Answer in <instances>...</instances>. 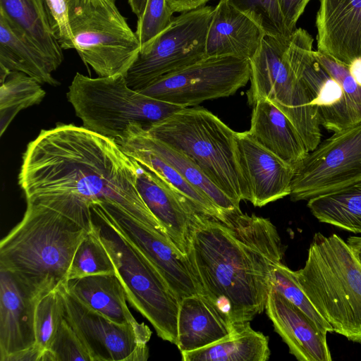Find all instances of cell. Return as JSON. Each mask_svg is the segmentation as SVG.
<instances>
[{
	"label": "cell",
	"mask_w": 361,
	"mask_h": 361,
	"mask_svg": "<svg viewBox=\"0 0 361 361\" xmlns=\"http://www.w3.org/2000/svg\"><path fill=\"white\" fill-rule=\"evenodd\" d=\"M140 166L114 139L59 123L27 144L18 184L25 196H53L91 209L117 207L169 238L137 190Z\"/></svg>",
	"instance_id": "cell-1"
},
{
	"label": "cell",
	"mask_w": 361,
	"mask_h": 361,
	"mask_svg": "<svg viewBox=\"0 0 361 361\" xmlns=\"http://www.w3.org/2000/svg\"><path fill=\"white\" fill-rule=\"evenodd\" d=\"M284 247L267 218L232 212L226 222L196 212L185 256L200 293L235 328L265 310Z\"/></svg>",
	"instance_id": "cell-2"
},
{
	"label": "cell",
	"mask_w": 361,
	"mask_h": 361,
	"mask_svg": "<svg viewBox=\"0 0 361 361\" xmlns=\"http://www.w3.org/2000/svg\"><path fill=\"white\" fill-rule=\"evenodd\" d=\"M23 219L0 243V269L43 297L67 281L73 256L93 230L90 209L43 196L25 197Z\"/></svg>",
	"instance_id": "cell-3"
},
{
	"label": "cell",
	"mask_w": 361,
	"mask_h": 361,
	"mask_svg": "<svg viewBox=\"0 0 361 361\" xmlns=\"http://www.w3.org/2000/svg\"><path fill=\"white\" fill-rule=\"evenodd\" d=\"M295 277L334 332L361 343V261L337 234L314 233Z\"/></svg>",
	"instance_id": "cell-4"
},
{
	"label": "cell",
	"mask_w": 361,
	"mask_h": 361,
	"mask_svg": "<svg viewBox=\"0 0 361 361\" xmlns=\"http://www.w3.org/2000/svg\"><path fill=\"white\" fill-rule=\"evenodd\" d=\"M147 130L189 157L238 207L249 200L237 157L236 132L212 112L185 107Z\"/></svg>",
	"instance_id": "cell-5"
},
{
	"label": "cell",
	"mask_w": 361,
	"mask_h": 361,
	"mask_svg": "<svg viewBox=\"0 0 361 361\" xmlns=\"http://www.w3.org/2000/svg\"><path fill=\"white\" fill-rule=\"evenodd\" d=\"M66 95L84 128L114 140L130 123L148 130L185 108L132 89L124 75L90 78L77 73Z\"/></svg>",
	"instance_id": "cell-6"
},
{
	"label": "cell",
	"mask_w": 361,
	"mask_h": 361,
	"mask_svg": "<svg viewBox=\"0 0 361 361\" xmlns=\"http://www.w3.org/2000/svg\"><path fill=\"white\" fill-rule=\"evenodd\" d=\"M75 49L99 77L126 75L139 39L115 0H66Z\"/></svg>",
	"instance_id": "cell-7"
},
{
	"label": "cell",
	"mask_w": 361,
	"mask_h": 361,
	"mask_svg": "<svg viewBox=\"0 0 361 361\" xmlns=\"http://www.w3.org/2000/svg\"><path fill=\"white\" fill-rule=\"evenodd\" d=\"M94 221L127 300L151 323L159 337L176 345L180 300L138 250L111 227L100 221Z\"/></svg>",
	"instance_id": "cell-8"
},
{
	"label": "cell",
	"mask_w": 361,
	"mask_h": 361,
	"mask_svg": "<svg viewBox=\"0 0 361 361\" xmlns=\"http://www.w3.org/2000/svg\"><path fill=\"white\" fill-rule=\"evenodd\" d=\"M288 37H263L250 59L247 102L253 106L262 99L273 102L293 123L310 152L321 142V126L311 98L286 57Z\"/></svg>",
	"instance_id": "cell-9"
},
{
	"label": "cell",
	"mask_w": 361,
	"mask_h": 361,
	"mask_svg": "<svg viewBox=\"0 0 361 361\" xmlns=\"http://www.w3.org/2000/svg\"><path fill=\"white\" fill-rule=\"evenodd\" d=\"M214 7L203 6L181 13L148 44L141 47L126 78L140 90L159 78L207 57L206 39Z\"/></svg>",
	"instance_id": "cell-10"
},
{
	"label": "cell",
	"mask_w": 361,
	"mask_h": 361,
	"mask_svg": "<svg viewBox=\"0 0 361 361\" xmlns=\"http://www.w3.org/2000/svg\"><path fill=\"white\" fill-rule=\"evenodd\" d=\"M361 180V122L334 132L295 168L290 197L309 200Z\"/></svg>",
	"instance_id": "cell-11"
},
{
	"label": "cell",
	"mask_w": 361,
	"mask_h": 361,
	"mask_svg": "<svg viewBox=\"0 0 361 361\" xmlns=\"http://www.w3.org/2000/svg\"><path fill=\"white\" fill-rule=\"evenodd\" d=\"M250 78L247 59L213 56L166 75L138 92L183 107L226 97L245 86Z\"/></svg>",
	"instance_id": "cell-12"
},
{
	"label": "cell",
	"mask_w": 361,
	"mask_h": 361,
	"mask_svg": "<svg viewBox=\"0 0 361 361\" xmlns=\"http://www.w3.org/2000/svg\"><path fill=\"white\" fill-rule=\"evenodd\" d=\"M64 317L90 354L92 361H145L152 331L145 323L121 324L93 310L60 288Z\"/></svg>",
	"instance_id": "cell-13"
},
{
	"label": "cell",
	"mask_w": 361,
	"mask_h": 361,
	"mask_svg": "<svg viewBox=\"0 0 361 361\" xmlns=\"http://www.w3.org/2000/svg\"><path fill=\"white\" fill-rule=\"evenodd\" d=\"M95 220L114 228L164 278L178 299L200 293L185 256L167 236L114 207H97Z\"/></svg>",
	"instance_id": "cell-14"
},
{
	"label": "cell",
	"mask_w": 361,
	"mask_h": 361,
	"mask_svg": "<svg viewBox=\"0 0 361 361\" xmlns=\"http://www.w3.org/2000/svg\"><path fill=\"white\" fill-rule=\"evenodd\" d=\"M313 38L297 28L288 38L286 57L311 98L320 126L336 132L357 124L338 82L315 59Z\"/></svg>",
	"instance_id": "cell-15"
},
{
	"label": "cell",
	"mask_w": 361,
	"mask_h": 361,
	"mask_svg": "<svg viewBox=\"0 0 361 361\" xmlns=\"http://www.w3.org/2000/svg\"><path fill=\"white\" fill-rule=\"evenodd\" d=\"M236 152L249 200L262 207L290 194L295 168L253 140L236 132Z\"/></svg>",
	"instance_id": "cell-16"
},
{
	"label": "cell",
	"mask_w": 361,
	"mask_h": 361,
	"mask_svg": "<svg viewBox=\"0 0 361 361\" xmlns=\"http://www.w3.org/2000/svg\"><path fill=\"white\" fill-rule=\"evenodd\" d=\"M42 298L12 273L0 269L1 361L35 345V310Z\"/></svg>",
	"instance_id": "cell-17"
},
{
	"label": "cell",
	"mask_w": 361,
	"mask_h": 361,
	"mask_svg": "<svg viewBox=\"0 0 361 361\" xmlns=\"http://www.w3.org/2000/svg\"><path fill=\"white\" fill-rule=\"evenodd\" d=\"M317 51L348 66L361 57V0H319Z\"/></svg>",
	"instance_id": "cell-18"
},
{
	"label": "cell",
	"mask_w": 361,
	"mask_h": 361,
	"mask_svg": "<svg viewBox=\"0 0 361 361\" xmlns=\"http://www.w3.org/2000/svg\"><path fill=\"white\" fill-rule=\"evenodd\" d=\"M265 310L275 331L299 361H331L326 334L295 305L272 286Z\"/></svg>",
	"instance_id": "cell-19"
},
{
	"label": "cell",
	"mask_w": 361,
	"mask_h": 361,
	"mask_svg": "<svg viewBox=\"0 0 361 361\" xmlns=\"http://www.w3.org/2000/svg\"><path fill=\"white\" fill-rule=\"evenodd\" d=\"M137 187L169 238L185 255L190 228L197 209L185 197L141 164Z\"/></svg>",
	"instance_id": "cell-20"
},
{
	"label": "cell",
	"mask_w": 361,
	"mask_h": 361,
	"mask_svg": "<svg viewBox=\"0 0 361 361\" xmlns=\"http://www.w3.org/2000/svg\"><path fill=\"white\" fill-rule=\"evenodd\" d=\"M264 35L246 15L220 0L214 7L207 35V57L233 56L250 61Z\"/></svg>",
	"instance_id": "cell-21"
},
{
	"label": "cell",
	"mask_w": 361,
	"mask_h": 361,
	"mask_svg": "<svg viewBox=\"0 0 361 361\" xmlns=\"http://www.w3.org/2000/svg\"><path fill=\"white\" fill-rule=\"evenodd\" d=\"M247 133L257 143L294 168L310 152L289 118L268 99H259L253 106Z\"/></svg>",
	"instance_id": "cell-22"
},
{
	"label": "cell",
	"mask_w": 361,
	"mask_h": 361,
	"mask_svg": "<svg viewBox=\"0 0 361 361\" xmlns=\"http://www.w3.org/2000/svg\"><path fill=\"white\" fill-rule=\"evenodd\" d=\"M234 327L201 293L180 301L176 346L180 353L209 345L228 335Z\"/></svg>",
	"instance_id": "cell-23"
},
{
	"label": "cell",
	"mask_w": 361,
	"mask_h": 361,
	"mask_svg": "<svg viewBox=\"0 0 361 361\" xmlns=\"http://www.w3.org/2000/svg\"><path fill=\"white\" fill-rule=\"evenodd\" d=\"M0 68L25 73L40 84H60L53 77L56 69L47 57L1 8Z\"/></svg>",
	"instance_id": "cell-24"
},
{
	"label": "cell",
	"mask_w": 361,
	"mask_h": 361,
	"mask_svg": "<svg viewBox=\"0 0 361 361\" xmlns=\"http://www.w3.org/2000/svg\"><path fill=\"white\" fill-rule=\"evenodd\" d=\"M66 289L93 310L121 324H137L126 304L123 286L116 274L91 275L68 280Z\"/></svg>",
	"instance_id": "cell-25"
},
{
	"label": "cell",
	"mask_w": 361,
	"mask_h": 361,
	"mask_svg": "<svg viewBox=\"0 0 361 361\" xmlns=\"http://www.w3.org/2000/svg\"><path fill=\"white\" fill-rule=\"evenodd\" d=\"M115 140L128 156L154 172L185 197L198 212L224 222L228 220L231 212L220 208L207 195L190 184L174 167L162 158L126 135L123 134Z\"/></svg>",
	"instance_id": "cell-26"
},
{
	"label": "cell",
	"mask_w": 361,
	"mask_h": 361,
	"mask_svg": "<svg viewBox=\"0 0 361 361\" xmlns=\"http://www.w3.org/2000/svg\"><path fill=\"white\" fill-rule=\"evenodd\" d=\"M123 134L170 164L190 184L204 192L222 209L228 212L240 211V207L216 187L189 157L153 137L140 124L130 123Z\"/></svg>",
	"instance_id": "cell-27"
},
{
	"label": "cell",
	"mask_w": 361,
	"mask_h": 361,
	"mask_svg": "<svg viewBox=\"0 0 361 361\" xmlns=\"http://www.w3.org/2000/svg\"><path fill=\"white\" fill-rule=\"evenodd\" d=\"M180 353L183 361H267L270 349L268 337L247 322L209 345Z\"/></svg>",
	"instance_id": "cell-28"
},
{
	"label": "cell",
	"mask_w": 361,
	"mask_h": 361,
	"mask_svg": "<svg viewBox=\"0 0 361 361\" xmlns=\"http://www.w3.org/2000/svg\"><path fill=\"white\" fill-rule=\"evenodd\" d=\"M0 8L17 23L56 70L63 61V49L52 29L44 0H0Z\"/></svg>",
	"instance_id": "cell-29"
},
{
	"label": "cell",
	"mask_w": 361,
	"mask_h": 361,
	"mask_svg": "<svg viewBox=\"0 0 361 361\" xmlns=\"http://www.w3.org/2000/svg\"><path fill=\"white\" fill-rule=\"evenodd\" d=\"M320 222L353 233H361V180L307 202Z\"/></svg>",
	"instance_id": "cell-30"
},
{
	"label": "cell",
	"mask_w": 361,
	"mask_h": 361,
	"mask_svg": "<svg viewBox=\"0 0 361 361\" xmlns=\"http://www.w3.org/2000/svg\"><path fill=\"white\" fill-rule=\"evenodd\" d=\"M0 133L3 135L21 111L39 104L46 95L40 83L25 73L12 71L0 82Z\"/></svg>",
	"instance_id": "cell-31"
},
{
	"label": "cell",
	"mask_w": 361,
	"mask_h": 361,
	"mask_svg": "<svg viewBox=\"0 0 361 361\" xmlns=\"http://www.w3.org/2000/svg\"><path fill=\"white\" fill-rule=\"evenodd\" d=\"M105 274H116V268L98 236L94 221L93 230L82 240L73 256L67 281Z\"/></svg>",
	"instance_id": "cell-32"
},
{
	"label": "cell",
	"mask_w": 361,
	"mask_h": 361,
	"mask_svg": "<svg viewBox=\"0 0 361 361\" xmlns=\"http://www.w3.org/2000/svg\"><path fill=\"white\" fill-rule=\"evenodd\" d=\"M63 318L64 308L59 288L46 294L38 301L35 317V345L42 352V355L50 348Z\"/></svg>",
	"instance_id": "cell-33"
},
{
	"label": "cell",
	"mask_w": 361,
	"mask_h": 361,
	"mask_svg": "<svg viewBox=\"0 0 361 361\" xmlns=\"http://www.w3.org/2000/svg\"><path fill=\"white\" fill-rule=\"evenodd\" d=\"M271 286L306 314L322 333L334 332L302 290L293 271L283 263L279 264L272 271Z\"/></svg>",
	"instance_id": "cell-34"
},
{
	"label": "cell",
	"mask_w": 361,
	"mask_h": 361,
	"mask_svg": "<svg viewBox=\"0 0 361 361\" xmlns=\"http://www.w3.org/2000/svg\"><path fill=\"white\" fill-rule=\"evenodd\" d=\"M250 18L265 35L288 37L278 0H224Z\"/></svg>",
	"instance_id": "cell-35"
},
{
	"label": "cell",
	"mask_w": 361,
	"mask_h": 361,
	"mask_svg": "<svg viewBox=\"0 0 361 361\" xmlns=\"http://www.w3.org/2000/svg\"><path fill=\"white\" fill-rule=\"evenodd\" d=\"M92 361L77 334L64 317L55 338L41 361Z\"/></svg>",
	"instance_id": "cell-36"
},
{
	"label": "cell",
	"mask_w": 361,
	"mask_h": 361,
	"mask_svg": "<svg viewBox=\"0 0 361 361\" xmlns=\"http://www.w3.org/2000/svg\"><path fill=\"white\" fill-rule=\"evenodd\" d=\"M173 15L166 0H147L142 13L137 18L135 31L141 47L170 25L174 18Z\"/></svg>",
	"instance_id": "cell-37"
},
{
	"label": "cell",
	"mask_w": 361,
	"mask_h": 361,
	"mask_svg": "<svg viewBox=\"0 0 361 361\" xmlns=\"http://www.w3.org/2000/svg\"><path fill=\"white\" fill-rule=\"evenodd\" d=\"M315 59L338 82L342 88L348 108L357 123L361 122V86L350 73L348 66L319 51L313 52Z\"/></svg>",
	"instance_id": "cell-38"
},
{
	"label": "cell",
	"mask_w": 361,
	"mask_h": 361,
	"mask_svg": "<svg viewBox=\"0 0 361 361\" xmlns=\"http://www.w3.org/2000/svg\"><path fill=\"white\" fill-rule=\"evenodd\" d=\"M51 18L52 29L63 49H75L70 27L66 0H44Z\"/></svg>",
	"instance_id": "cell-39"
},
{
	"label": "cell",
	"mask_w": 361,
	"mask_h": 361,
	"mask_svg": "<svg viewBox=\"0 0 361 361\" xmlns=\"http://www.w3.org/2000/svg\"><path fill=\"white\" fill-rule=\"evenodd\" d=\"M284 23L290 33L310 0H278Z\"/></svg>",
	"instance_id": "cell-40"
},
{
	"label": "cell",
	"mask_w": 361,
	"mask_h": 361,
	"mask_svg": "<svg viewBox=\"0 0 361 361\" xmlns=\"http://www.w3.org/2000/svg\"><path fill=\"white\" fill-rule=\"evenodd\" d=\"M211 0H166L169 9L174 13H183L204 6Z\"/></svg>",
	"instance_id": "cell-41"
},
{
	"label": "cell",
	"mask_w": 361,
	"mask_h": 361,
	"mask_svg": "<svg viewBox=\"0 0 361 361\" xmlns=\"http://www.w3.org/2000/svg\"><path fill=\"white\" fill-rule=\"evenodd\" d=\"M350 73L361 86V57L354 59L348 66Z\"/></svg>",
	"instance_id": "cell-42"
},
{
	"label": "cell",
	"mask_w": 361,
	"mask_h": 361,
	"mask_svg": "<svg viewBox=\"0 0 361 361\" xmlns=\"http://www.w3.org/2000/svg\"><path fill=\"white\" fill-rule=\"evenodd\" d=\"M129 6L132 10V12L140 17L142 13L147 0H128Z\"/></svg>",
	"instance_id": "cell-43"
},
{
	"label": "cell",
	"mask_w": 361,
	"mask_h": 361,
	"mask_svg": "<svg viewBox=\"0 0 361 361\" xmlns=\"http://www.w3.org/2000/svg\"><path fill=\"white\" fill-rule=\"evenodd\" d=\"M346 242L355 251L361 252V237L350 236Z\"/></svg>",
	"instance_id": "cell-44"
},
{
	"label": "cell",
	"mask_w": 361,
	"mask_h": 361,
	"mask_svg": "<svg viewBox=\"0 0 361 361\" xmlns=\"http://www.w3.org/2000/svg\"><path fill=\"white\" fill-rule=\"evenodd\" d=\"M356 252V251H355ZM357 255H358V257L361 261V252H357Z\"/></svg>",
	"instance_id": "cell-45"
}]
</instances>
